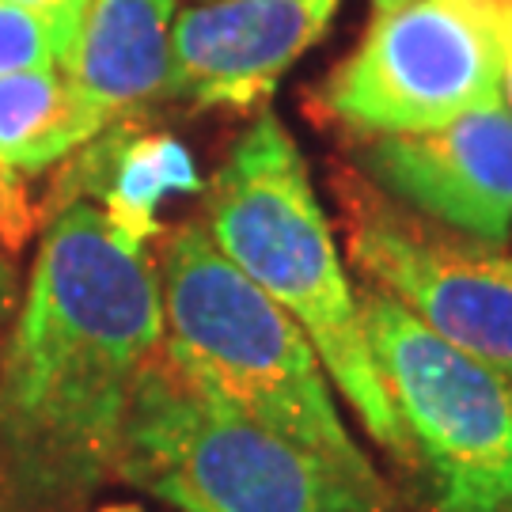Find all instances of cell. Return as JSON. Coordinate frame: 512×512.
<instances>
[{"label": "cell", "instance_id": "277c9868", "mask_svg": "<svg viewBox=\"0 0 512 512\" xmlns=\"http://www.w3.org/2000/svg\"><path fill=\"white\" fill-rule=\"evenodd\" d=\"M114 478L179 512H395L368 490L194 380L160 346L133 387Z\"/></svg>", "mask_w": 512, "mask_h": 512}, {"label": "cell", "instance_id": "8fae6325", "mask_svg": "<svg viewBox=\"0 0 512 512\" xmlns=\"http://www.w3.org/2000/svg\"><path fill=\"white\" fill-rule=\"evenodd\" d=\"M171 27L175 0L88 4L61 73L99 133L122 118H145L152 103L167 99Z\"/></svg>", "mask_w": 512, "mask_h": 512}, {"label": "cell", "instance_id": "7c38bea8", "mask_svg": "<svg viewBox=\"0 0 512 512\" xmlns=\"http://www.w3.org/2000/svg\"><path fill=\"white\" fill-rule=\"evenodd\" d=\"M95 133L61 69L0 76V164L19 179L69 160Z\"/></svg>", "mask_w": 512, "mask_h": 512}, {"label": "cell", "instance_id": "ac0fdd59", "mask_svg": "<svg viewBox=\"0 0 512 512\" xmlns=\"http://www.w3.org/2000/svg\"><path fill=\"white\" fill-rule=\"evenodd\" d=\"M410 0H372V12H391V8H403Z\"/></svg>", "mask_w": 512, "mask_h": 512}, {"label": "cell", "instance_id": "7a4b0ae2", "mask_svg": "<svg viewBox=\"0 0 512 512\" xmlns=\"http://www.w3.org/2000/svg\"><path fill=\"white\" fill-rule=\"evenodd\" d=\"M205 228L220 255L308 334L330 384L357 410L368 437L403 471H418L368 353L361 296L338 258L334 228L293 133L274 110H262L243 129L205 186Z\"/></svg>", "mask_w": 512, "mask_h": 512}, {"label": "cell", "instance_id": "44dd1931", "mask_svg": "<svg viewBox=\"0 0 512 512\" xmlns=\"http://www.w3.org/2000/svg\"><path fill=\"white\" fill-rule=\"evenodd\" d=\"M490 4H497V8H509V12H512V0H490Z\"/></svg>", "mask_w": 512, "mask_h": 512}, {"label": "cell", "instance_id": "5b68a950", "mask_svg": "<svg viewBox=\"0 0 512 512\" xmlns=\"http://www.w3.org/2000/svg\"><path fill=\"white\" fill-rule=\"evenodd\" d=\"M368 353L433 512H512V380L361 289Z\"/></svg>", "mask_w": 512, "mask_h": 512}, {"label": "cell", "instance_id": "ba28073f", "mask_svg": "<svg viewBox=\"0 0 512 512\" xmlns=\"http://www.w3.org/2000/svg\"><path fill=\"white\" fill-rule=\"evenodd\" d=\"M353 164L410 213L486 243H509L512 110L501 99L437 129L361 137Z\"/></svg>", "mask_w": 512, "mask_h": 512}, {"label": "cell", "instance_id": "d6986e66", "mask_svg": "<svg viewBox=\"0 0 512 512\" xmlns=\"http://www.w3.org/2000/svg\"><path fill=\"white\" fill-rule=\"evenodd\" d=\"M0 512H16L12 497H8V486H4V478H0Z\"/></svg>", "mask_w": 512, "mask_h": 512}, {"label": "cell", "instance_id": "5bb4252c", "mask_svg": "<svg viewBox=\"0 0 512 512\" xmlns=\"http://www.w3.org/2000/svg\"><path fill=\"white\" fill-rule=\"evenodd\" d=\"M31 232H35V209L23 190V179L0 164V243H4V251L19 255Z\"/></svg>", "mask_w": 512, "mask_h": 512}, {"label": "cell", "instance_id": "ffe728a7", "mask_svg": "<svg viewBox=\"0 0 512 512\" xmlns=\"http://www.w3.org/2000/svg\"><path fill=\"white\" fill-rule=\"evenodd\" d=\"M95 512H145L141 505H103V509H95Z\"/></svg>", "mask_w": 512, "mask_h": 512}, {"label": "cell", "instance_id": "52a82bcc", "mask_svg": "<svg viewBox=\"0 0 512 512\" xmlns=\"http://www.w3.org/2000/svg\"><path fill=\"white\" fill-rule=\"evenodd\" d=\"M349 266L444 342L512 380V255L391 202L365 175L338 171Z\"/></svg>", "mask_w": 512, "mask_h": 512}, {"label": "cell", "instance_id": "2e32d148", "mask_svg": "<svg viewBox=\"0 0 512 512\" xmlns=\"http://www.w3.org/2000/svg\"><path fill=\"white\" fill-rule=\"evenodd\" d=\"M486 8H490L497 42H501V84H505V95H509V103H512V12L509 8H497L490 0H486Z\"/></svg>", "mask_w": 512, "mask_h": 512}, {"label": "cell", "instance_id": "e0dca14e", "mask_svg": "<svg viewBox=\"0 0 512 512\" xmlns=\"http://www.w3.org/2000/svg\"><path fill=\"white\" fill-rule=\"evenodd\" d=\"M19 308V277H16V266H12V258L0 251V327L16 315Z\"/></svg>", "mask_w": 512, "mask_h": 512}, {"label": "cell", "instance_id": "3957f363", "mask_svg": "<svg viewBox=\"0 0 512 512\" xmlns=\"http://www.w3.org/2000/svg\"><path fill=\"white\" fill-rule=\"evenodd\" d=\"M164 349L194 380L368 490H387L330 395L311 338L220 255L209 228L179 224L160 247Z\"/></svg>", "mask_w": 512, "mask_h": 512}, {"label": "cell", "instance_id": "4fadbf2b", "mask_svg": "<svg viewBox=\"0 0 512 512\" xmlns=\"http://www.w3.org/2000/svg\"><path fill=\"white\" fill-rule=\"evenodd\" d=\"M69 42L46 16L16 0H0V76L65 69Z\"/></svg>", "mask_w": 512, "mask_h": 512}, {"label": "cell", "instance_id": "6da1fadb", "mask_svg": "<svg viewBox=\"0 0 512 512\" xmlns=\"http://www.w3.org/2000/svg\"><path fill=\"white\" fill-rule=\"evenodd\" d=\"M160 346L156 262L99 205L54 213L0 353V478L16 512H73L114 478L133 387Z\"/></svg>", "mask_w": 512, "mask_h": 512}, {"label": "cell", "instance_id": "9c48e42d", "mask_svg": "<svg viewBox=\"0 0 512 512\" xmlns=\"http://www.w3.org/2000/svg\"><path fill=\"white\" fill-rule=\"evenodd\" d=\"M342 0H202L171 27L167 99L255 110L323 38Z\"/></svg>", "mask_w": 512, "mask_h": 512}, {"label": "cell", "instance_id": "8992f818", "mask_svg": "<svg viewBox=\"0 0 512 512\" xmlns=\"http://www.w3.org/2000/svg\"><path fill=\"white\" fill-rule=\"evenodd\" d=\"M497 99L501 42L486 0H410L372 12L311 107L353 137H384L437 129Z\"/></svg>", "mask_w": 512, "mask_h": 512}, {"label": "cell", "instance_id": "30bf717a", "mask_svg": "<svg viewBox=\"0 0 512 512\" xmlns=\"http://www.w3.org/2000/svg\"><path fill=\"white\" fill-rule=\"evenodd\" d=\"M202 190L198 164L179 137L145 129V118H122L69 156L46 202V220L65 205L99 198L110 232L133 251H145L148 239L160 236V202Z\"/></svg>", "mask_w": 512, "mask_h": 512}, {"label": "cell", "instance_id": "9a60e30c", "mask_svg": "<svg viewBox=\"0 0 512 512\" xmlns=\"http://www.w3.org/2000/svg\"><path fill=\"white\" fill-rule=\"evenodd\" d=\"M16 4L35 8L38 16L50 19L57 31L65 35L69 54H73V42H76V35H80V23H84V12H88V4H92V0H16Z\"/></svg>", "mask_w": 512, "mask_h": 512}]
</instances>
